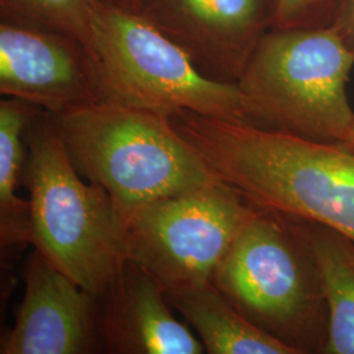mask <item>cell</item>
<instances>
[{"label": "cell", "mask_w": 354, "mask_h": 354, "mask_svg": "<svg viewBox=\"0 0 354 354\" xmlns=\"http://www.w3.org/2000/svg\"><path fill=\"white\" fill-rule=\"evenodd\" d=\"M171 120L213 172L254 206L323 225L354 243V153L340 143L189 111Z\"/></svg>", "instance_id": "obj_1"}, {"label": "cell", "mask_w": 354, "mask_h": 354, "mask_svg": "<svg viewBox=\"0 0 354 354\" xmlns=\"http://www.w3.org/2000/svg\"><path fill=\"white\" fill-rule=\"evenodd\" d=\"M24 137L30 244L100 299L127 263V215L106 190L77 172L51 114L38 111Z\"/></svg>", "instance_id": "obj_2"}, {"label": "cell", "mask_w": 354, "mask_h": 354, "mask_svg": "<svg viewBox=\"0 0 354 354\" xmlns=\"http://www.w3.org/2000/svg\"><path fill=\"white\" fill-rule=\"evenodd\" d=\"M51 117L77 172L106 190L127 218L221 180L168 114L100 102Z\"/></svg>", "instance_id": "obj_3"}, {"label": "cell", "mask_w": 354, "mask_h": 354, "mask_svg": "<svg viewBox=\"0 0 354 354\" xmlns=\"http://www.w3.org/2000/svg\"><path fill=\"white\" fill-rule=\"evenodd\" d=\"M354 51L327 26H273L238 80L251 124L342 143L354 122L346 84Z\"/></svg>", "instance_id": "obj_4"}, {"label": "cell", "mask_w": 354, "mask_h": 354, "mask_svg": "<svg viewBox=\"0 0 354 354\" xmlns=\"http://www.w3.org/2000/svg\"><path fill=\"white\" fill-rule=\"evenodd\" d=\"M213 283L253 324L297 354L323 353L326 297L314 254L294 218L257 207Z\"/></svg>", "instance_id": "obj_5"}, {"label": "cell", "mask_w": 354, "mask_h": 354, "mask_svg": "<svg viewBox=\"0 0 354 354\" xmlns=\"http://www.w3.org/2000/svg\"><path fill=\"white\" fill-rule=\"evenodd\" d=\"M87 49L102 102L251 124L239 84L206 75L187 51L138 11L100 0Z\"/></svg>", "instance_id": "obj_6"}, {"label": "cell", "mask_w": 354, "mask_h": 354, "mask_svg": "<svg viewBox=\"0 0 354 354\" xmlns=\"http://www.w3.org/2000/svg\"><path fill=\"white\" fill-rule=\"evenodd\" d=\"M257 206L226 181L149 203L127 216V260L167 298L213 282Z\"/></svg>", "instance_id": "obj_7"}, {"label": "cell", "mask_w": 354, "mask_h": 354, "mask_svg": "<svg viewBox=\"0 0 354 354\" xmlns=\"http://www.w3.org/2000/svg\"><path fill=\"white\" fill-rule=\"evenodd\" d=\"M0 93L59 114L102 102L86 45L49 26L1 15Z\"/></svg>", "instance_id": "obj_8"}, {"label": "cell", "mask_w": 354, "mask_h": 354, "mask_svg": "<svg viewBox=\"0 0 354 354\" xmlns=\"http://www.w3.org/2000/svg\"><path fill=\"white\" fill-rule=\"evenodd\" d=\"M138 12L206 75L236 82L274 26L276 0H140Z\"/></svg>", "instance_id": "obj_9"}, {"label": "cell", "mask_w": 354, "mask_h": 354, "mask_svg": "<svg viewBox=\"0 0 354 354\" xmlns=\"http://www.w3.org/2000/svg\"><path fill=\"white\" fill-rule=\"evenodd\" d=\"M102 348L99 301L35 250L26 291L1 354H88Z\"/></svg>", "instance_id": "obj_10"}, {"label": "cell", "mask_w": 354, "mask_h": 354, "mask_svg": "<svg viewBox=\"0 0 354 354\" xmlns=\"http://www.w3.org/2000/svg\"><path fill=\"white\" fill-rule=\"evenodd\" d=\"M99 301L102 348L121 354H203V342L174 317L163 289L127 260Z\"/></svg>", "instance_id": "obj_11"}, {"label": "cell", "mask_w": 354, "mask_h": 354, "mask_svg": "<svg viewBox=\"0 0 354 354\" xmlns=\"http://www.w3.org/2000/svg\"><path fill=\"white\" fill-rule=\"evenodd\" d=\"M167 299L197 332L205 353L297 354L244 317L213 282Z\"/></svg>", "instance_id": "obj_12"}, {"label": "cell", "mask_w": 354, "mask_h": 354, "mask_svg": "<svg viewBox=\"0 0 354 354\" xmlns=\"http://www.w3.org/2000/svg\"><path fill=\"white\" fill-rule=\"evenodd\" d=\"M295 221L314 254L326 297L323 354H354V243L323 225Z\"/></svg>", "instance_id": "obj_13"}, {"label": "cell", "mask_w": 354, "mask_h": 354, "mask_svg": "<svg viewBox=\"0 0 354 354\" xmlns=\"http://www.w3.org/2000/svg\"><path fill=\"white\" fill-rule=\"evenodd\" d=\"M28 102L4 97L0 102V236L3 247L30 243V205L16 188L23 181L26 127L37 113Z\"/></svg>", "instance_id": "obj_14"}, {"label": "cell", "mask_w": 354, "mask_h": 354, "mask_svg": "<svg viewBox=\"0 0 354 354\" xmlns=\"http://www.w3.org/2000/svg\"><path fill=\"white\" fill-rule=\"evenodd\" d=\"M100 0H0L1 15L71 35L88 45Z\"/></svg>", "instance_id": "obj_15"}, {"label": "cell", "mask_w": 354, "mask_h": 354, "mask_svg": "<svg viewBox=\"0 0 354 354\" xmlns=\"http://www.w3.org/2000/svg\"><path fill=\"white\" fill-rule=\"evenodd\" d=\"M335 0H276L274 26H327Z\"/></svg>", "instance_id": "obj_16"}, {"label": "cell", "mask_w": 354, "mask_h": 354, "mask_svg": "<svg viewBox=\"0 0 354 354\" xmlns=\"http://www.w3.org/2000/svg\"><path fill=\"white\" fill-rule=\"evenodd\" d=\"M329 24L337 29L354 51V0H335Z\"/></svg>", "instance_id": "obj_17"}, {"label": "cell", "mask_w": 354, "mask_h": 354, "mask_svg": "<svg viewBox=\"0 0 354 354\" xmlns=\"http://www.w3.org/2000/svg\"><path fill=\"white\" fill-rule=\"evenodd\" d=\"M106 3H112L114 6H118L121 8L130 10V11H138L140 0H104Z\"/></svg>", "instance_id": "obj_18"}, {"label": "cell", "mask_w": 354, "mask_h": 354, "mask_svg": "<svg viewBox=\"0 0 354 354\" xmlns=\"http://www.w3.org/2000/svg\"><path fill=\"white\" fill-rule=\"evenodd\" d=\"M340 145L344 146L346 150H349V151L354 153V122L352 127H351V130H349V133H348V136H346V138Z\"/></svg>", "instance_id": "obj_19"}]
</instances>
